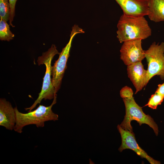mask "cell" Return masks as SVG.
I'll return each instance as SVG.
<instances>
[{"mask_svg": "<svg viewBox=\"0 0 164 164\" xmlns=\"http://www.w3.org/2000/svg\"><path fill=\"white\" fill-rule=\"evenodd\" d=\"M117 38L120 43L144 39L151 36L152 30L144 16H129L123 14L118 21Z\"/></svg>", "mask_w": 164, "mask_h": 164, "instance_id": "obj_1", "label": "cell"}, {"mask_svg": "<svg viewBox=\"0 0 164 164\" xmlns=\"http://www.w3.org/2000/svg\"><path fill=\"white\" fill-rule=\"evenodd\" d=\"M56 94L50 106H45L40 104L35 110L26 113L19 112L17 107H15L16 121L14 130L21 133L23 128L27 125H34L38 128L43 127L46 121L58 120V115L54 113L52 109L53 106L56 102Z\"/></svg>", "mask_w": 164, "mask_h": 164, "instance_id": "obj_2", "label": "cell"}, {"mask_svg": "<svg viewBox=\"0 0 164 164\" xmlns=\"http://www.w3.org/2000/svg\"><path fill=\"white\" fill-rule=\"evenodd\" d=\"M59 54L56 46L52 45L47 51L43 53L41 56L38 58V65H45L46 71L43 78L41 90L39 94L38 97L31 106L25 108L28 112L32 111L38 104L41 103L42 100L53 99L56 95L55 88L52 82V66L51 64L54 56L56 54Z\"/></svg>", "mask_w": 164, "mask_h": 164, "instance_id": "obj_3", "label": "cell"}, {"mask_svg": "<svg viewBox=\"0 0 164 164\" xmlns=\"http://www.w3.org/2000/svg\"><path fill=\"white\" fill-rule=\"evenodd\" d=\"M123 100L125 107V115L120 125L121 128L133 132L131 122L132 120H135L140 125L142 124L148 125L153 129L156 135H158L159 129L157 125L150 116L144 113L142 108L135 102L134 97L124 98Z\"/></svg>", "mask_w": 164, "mask_h": 164, "instance_id": "obj_4", "label": "cell"}, {"mask_svg": "<svg viewBox=\"0 0 164 164\" xmlns=\"http://www.w3.org/2000/svg\"><path fill=\"white\" fill-rule=\"evenodd\" d=\"M84 32L83 29L78 26L75 25L73 27L68 42L59 53L58 59L52 66V82L56 93L60 88L62 80L67 67V63L70 56V52L73 38L76 34Z\"/></svg>", "mask_w": 164, "mask_h": 164, "instance_id": "obj_5", "label": "cell"}, {"mask_svg": "<svg viewBox=\"0 0 164 164\" xmlns=\"http://www.w3.org/2000/svg\"><path fill=\"white\" fill-rule=\"evenodd\" d=\"M148 63L147 81L155 75L164 79V42L160 44L153 42L149 49L144 50Z\"/></svg>", "mask_w": 164, "mask_h": 164, "instance_id": "obj_6", "label": "cell"}, {"mask_svg": "<svg viewBox=\"0 0 164 164\" xmlns=\"http://www.w3.org/2000/svg\"><path fill=\"white\" fill-rule=\"evenodd\" d=\"M142 40L136 39L123 42L120 50V58L124 64L128 66L142 62L145 58L142 46Z\"/></svg>", "mask_w": 164, "mask_h": 164, "instance_id": "obj_7", "label": "cell"}, {"mask_svg": "<svg viewBox=\"0 0 164 164\" xmlns=\"http://www.w3.org/2000/svg\"><path fill=\"white\" fill-rule=\"evenodd\" d=\"M117 129L121 138V144L118 149L120 152L126 149H131L142 158L146 159L151 164H160V162L154 159L149 156L138 145L135 139L134 133L125 130L119 125Z\"/></svg>", "mask_w": 164, "mask_h": 164, "instance_id": "obj_8", "label": "cell"}, {"mask_svg": "<svg viewBox=\"0 0 164 164\" xmlns=\"http://www.w3.org/2000/svg\"><path fill=\"white\" fill-rule=\"evenodd\" d=\"M123 10V14L135 17L148 15L149 0H115Z\"/></svg>", "mask_w": 164, "mask_h": 164, "instance_id": "obj_9", "label": "cell"}, {"mask_svg": "<svg viewBox=\"0 0 164 164\" xmlns=\"http://www.w3.org/2000/svg\"><path fill=\"white\" fill-rule=\"evenodd\" d=\"M127 71L128 77L136 89V94L148 83L147 70L144 69L142 62H140L127 66Z\"/></svg>", "mask_w": 164, "mask_h": 164, "instance_id": "obj_10", "label": "cell"}, {"mask_svg": "<svg viewBox=\"0 0 164 164\" xmlns=\"http://www.w3.org/2000/svg\"><path fill=\"white\" fill-rule=\"evenodd\" d=\"M15 113L11 103L5 98L0 99V125L7 129L14 130L15 124Z\"/></svg>", "mask_w": 164, "mask_h": 164, "instance_id": "obj_11", "label": "cell"}, {"mask_svg": "<svg viewBox=\"0 0 164 164\" xmlns=\"http://www.w3.org/2000/svg\"><path fill=\"white\" fill-rule=\"evenodd\" d=\"M147 15L155 22L164 21V0H149Z\"/></svg>", "mask_w": 164, "mask_h": 164, "instance_id": "obj_12", "label": "cell"}, {"mask_svg": "<svg viewBox=\"0 0 164 164\" xmlns=\"http://www.w3.org/2000/svg\"><path fill=\"white\" fill-rule=\"evenodd\" d=\"M14 35L10 30L9 25L7 21L0 18V39L1 40L9 41L12 39Z\"/></svg>", "mask_w": 164, "mask_h": 164, "instance_id": "obj_13", "label": "cell"}, {"mask_svg": "<svg viewBox=\"0 0 164 164\" xmlns=\"http://www.w3.org/2000/svg\"><path fill=\"white\" fill-rule=\"evenodd\" d=\"M10 6L9 0H0V16L7 22L9 20Z\"/></svg>", "mask_w": 164, "mask_h": 164, "instance_id": "obj_14", "label": "cell"}, {"mask_svg": "<svg viewBox=\"0 0 164 164\" xmlns=\"http://www.w3.org/2000/svg\"><path fill=\"white\" fill-rule=\"evenodd\" d=\"M164 99V97L155 92L151 95L147 104L144 106H147L152 109H155L158 105L161 104Z\"/></svg>", "mask_w": 164, "mask_h": 164, "instance_id": "obj_15", "label": "cell"}, {"mask_svg": "<svg viewBox=\"0 0 164 164\" xmlns=\"http://www.w3.org/2000/svg\"><path fill=\"white\" fill-rule=\"evenodd\" d=\"M133 92L130 87L125 86L123 87L120 91V96L122 98H130L133 97Z\"/></svg>", "mask_w": 164, "mask_h": 164, "instance_id": "obj_16", "label": "cell"}, {"mask_svg": "<svg viewBox=\"0 0 164 164\" xmlns=\"http://www.w3.org/2000/svg\"><path fill=\"white\" fill-rule=\"evenodd\" d=\"M17 0H9L10 6V14L9 19L10 25L12 27H14L12 24L15 14V5Z\"/></svg>", "mask_w": 164, "mask_h": 164, "instance_id": "obj_17", "label": "cell"}, {"mask_svg": "<svg viewBox=\"0 0 164 164\" xmlns=\"http://www.w3.org/2000/svg\"><path fill=\"white\" fill-rule=\"evenodd\" d=\"M155 92L164 97V82L161 84H159Z\"/></svg>", "mask_w": 164, "mask_h": 164, "instance_id": "obj_18", "label": "cell"}]
</instances>
